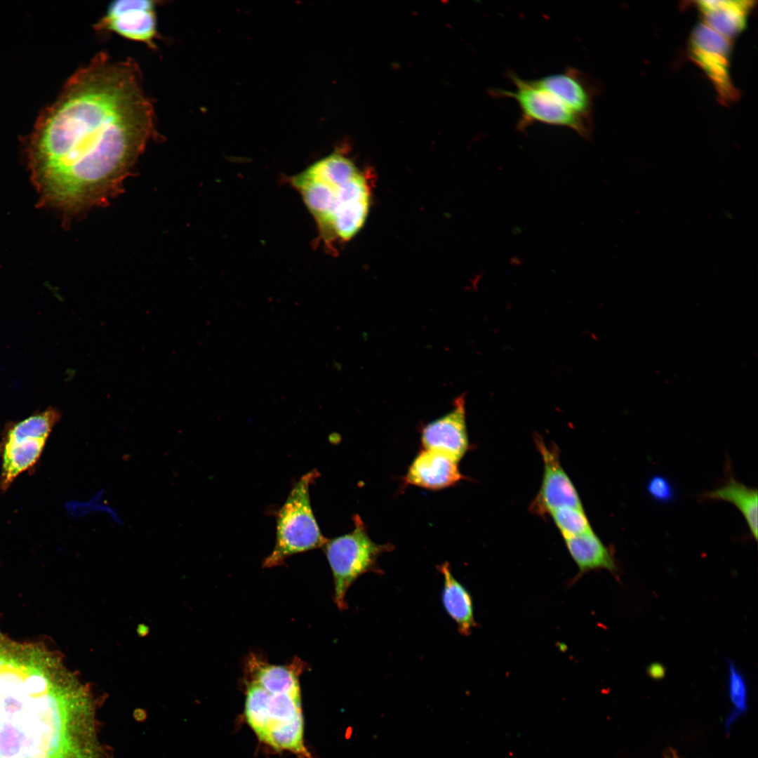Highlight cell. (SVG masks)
<instances>
[{"mask_svg":"<svg viewBox=\"0 0 758 758\" xmlns=\"http://www.w3.org/2000/svg\"><path fill=\"white\" fill-rule=\"evenodd\" d=\"M153 115L135 63L96 56L68 80L31 135L39 202L66 216L107 202L152 137Z\"/></svg>","mask_w":758,"mask_h":758,"instance_id":"cell-1","label":"cell"},{"mask_svg":"<svg viewBox=\"0 0 758 758\" xmlns=\"http://www.w3.org/2000/svg\"><path fill=\"white\" fill-rule=\"evenodd\" d=\"M0 758H108L93 695L61 655L1 632Z\"/></svg>","mask_w":758,"mask_h":758,"instance_id":"cell-2","label":"cell"},{"mask_svg":"<svg viewBox=\"0 0 758 758\" xmlns=\"http://www.w3.org/2000/svg\"><path fill=\"white\" fill-rule=\"evenodd\" d=\"M291 182L326 243L348 241L364 226L371 190L364 175L349 158L335 152L293 176Z\"/></svg>","mask_w":758,"mask_h":758,"instance_id":"cell-3","label":"cell"},{"mask_svg":"<svg viewBox=\"0 0 758 758\" xmlns=\"http://www.w3.org/2000/svg\"><path fill=\"white\" fill-rule=\"evenodd\" d=\"M317 471L304 474L294 485L277 519L276 541L272 552L264 560L265 567L281 565L289 556L323 547V536L313 514L310 486Z\"/></svg>","mask_w":758,"mask_h":758,"instance_id":"cell-4","label":"cell"},{"mask_svg":"<svg viewBox=\"0 0 758 758\" xmlns=\"http://www.w3.org/2000/svg\"><path fill=\"white\" fill-rule=\"evenodd\" d=\"M354 521L352 532L327 540L323 546L333 578V599L341 610L347 607L345 598L350 586L361 575L378 572V557L392 550L390 544H377L371 539L360 517L355 516Z\"/></svg>","mask_w":758,"mask_h":758,"instance_id":"cell-5","label":"cell"},{"mask_svg":"<svg viewBox=\"0 0 758 758\" xmlns=\"http://www.w3.org/2000/svg\"><path fill=\"white\" fill-rule=\"evenodd\" d=\"M507 78L514 86V91L494 89L495 97L515 100L521 110L517 128L523 131L535 123L570 128L586 140L591 135V124L568 108L549 92L534 85L531 79H524L514 72Z\"/></svg>","mask_w":758,"mask_h":758,"instance_id":"cell-6","label":"cell"},{"mask_svg":"<svg viewBox=\"0 0 758 758\" xmlns=\"http://www.w3.org/2000/svg\"><path fill=\"white\" fill-rule=\"evenodd\" d=\"M731 40L705 25L698 23L689 40L691 60L707 76L724 105L729 106L740 97L730 72Z\"/></svg>","mask_w":758,"mask_h":758,"instance_id":"cell-7","label":"cell"},{"mask_svg":"<svg viewBox=\"0 0 758 758\" xmlns=\"http://www.w3.org/2000/svg\"><path fill=\"white\" fill-rule=\"evenodd\" d=\"M96 29L116 33L123 37L146 44L153 48L157 36L155 1L120 0L113 1Z\"/></svg>","mask_w":758,"mask_h":758,"instance_id":"cell-8","label":"cell"},{"mask_svg":"<svg viewBox=\"0 0 758 758\" xmlns=\"http://www.w3.org/2000/svg\"><path fill=\"white\" fill-rule=\"evenodd\" d=\"M536 444L544 463L540 491L531 505L533 512L550 513L563 507H582L578 493L561 465L555 446H548L538 437Z\"/></svg>","mask_w":758,"mask_h":758,"instance_id":"cell-9","label":"cell"},{"mask_svg":"<svg viewBox=\"0 0 758 758\" xmlns=\"http://www.w3.org/2000/svg\"><path fill=\"white\" fill-rule=\"evenodd\" d=\"M536 86L549 92L576 114L591 123L595 88L584 73L573 67L561 72L531 79Z\"/></svg>","mask_w":758,"mask_h":758,"instance_id":"cell-10","label":"cell"},{"mask_svg":"<svg viewBox=\"0 0 758 758\" xmlns=\"http://www.w3.org/2000/svg\"><path fill=\"white\" fill-rule=\"evenodd\" d=\"M421 441L425 449L440 451L458 461L461 459L469 445L463 397L456 399L451 411L423 429Z\"/></svg>","mask_w":758,"mask_h":758,"instance_id":"cell-11","label":"cell"},{"mask_svg":"<svg viewBox=\"0 0 758 758\" xmlns=\"http://www.w3.org/2000/svg\"><path fill=\"white\" fill-rule=\"evenodd\" d=\"M458 463L446 453L425 449L411 463L405 481L409 484L432 490L453 486L463 478Z\"/></svg>","mask_w":758,"mask_h":758,"instance_id":"cell-12","label":"cell"},{"mask_svg":"<svg viewBox=\"0 0 758 758\" xmlns=\"http://www.w3.org/2000/svg\"><path fill=\"white\" fill-rule=\"evenodd\" d=\"M705 25L729 40L746 27L752 1H699L696 2Z\"/></svg>","mask_w":758,"mask_h":758,"instance_id":"cell-13","label":"cell"},{"mask_svg":"<svg viewBox=\"0 0 758 758\" xmlns=\"http://www.w3.org/2000/svg\"><path fill=\"white\" fill-rule=\"evenodd\" d=\"M46 440L32 437L14 440L3 439L1 444L2 466L0 491H6L20 473L36 463Z\"/></svg>","mask_w":758,"mask_h":758,"instance_id":"cell-14","label":"cell"},{"mask_svg":"<svg viewBox=\"0 0 758 758\" xmlns=\"http://www.w3.org/2000/svg\"><path fill=\"white\" fill-rule=\"evenodd\" d=\"M438 569L444 578L441 593L443 606L456 624L459 632L468 636L477 625L471 595L466 587L453 576L448 562L438 566Z\"/></svg>","mask_w":758,"mask_h":758,"instance_id":"cell-15","label":"cell"},{"mask_svg":"<svg viewBox=\"0 0 758 758\" xmlns=\"http://www.w3.org/2000/svg\"><path fill=\"white\" fill-rule=\"evenodd\" d=\"M251 681L255 682L272 694L300 696L298 665H275L252 656L246 664Z\"/></svg>","mask_w":758,"mask_h":758,"instance_id":"cell-16","label":"cell"},{"mask_svg":"<svg viewBox=\"0 0 758 758\" xmlns=\"http://www.w3.org/2000/svg\"><path fill=\"white\" fill-rule=\"evenodd\" d=\"M564 541L580 573L597 569L616 571L617 568L611 552L592 530L564 538Z\"/></svg>","mask_w":758,"mask_h":758,"instance_id":"cell-17","label":"cell"},{"mask_svg":"<svg viewBox=\"0 0 758 758\" xmlns=\"http://www.w3.org/2000/svg\"><path fill=\"white\" fill-rule=\"evenodd\" d=\"M703 498L733 504L745 519L754 540L757 539L758 493L756 488L748 487L729 477L722 486L705 493Z\"/></svg>","mask_w":758,"mask_h":758,"instance_id":"cell-18","label":"cell"},{"mask_svg":"<svg viewBox=\"0 0 758 758\" xmlns=\"http://www.w3.org/2000/svg\"><path fill=\"white\" fill-rule=\"evenodd\" d=\"M60 418V413L58 410L49 408L12 425L7 430L3 439L14 440L29 437L47 439Z\"/></svg>","mask_w":758,"mask_h":758,"instance_id":"cell-19","label":"cell"},{"mask_svg":"<svg viewBox=\"0 0 758 758\" xmlns=\"http://www.w3.org/2000/svg\"><path fill=\"white\" fill-rule=\"evenodd\" d=\"M277 750H288L310 758L303 743V717L300 715L270 730L262 740Z\"/></svg>","mask_w":758,"mask_h":758,"instance_id":"cell-20","label":"cell"},{"mask_svg":"<svg viewBox=\"0 0 758 758\" xmlns=\"http://www.w3.org/2000/svg\"><path fill=\"white\" fill-rule=\"evenodd\" d=\"M245 714L248 724L261 740L269 725L268 702L270 693L259 684L249 681L246 690Z\"/></svg>","mask_w":758,"mask_h":758,"instance_id":"cell-21","label":"cell"},{"mask_svg":"<svg viewBox=\"0 0 758 758\" xmlns=\"http://www.w3.org/2000/svg\"><path fill=\"white\" fill-rule=\"evenodd\" d=\"M550 514L564 539L592 530L583 507H563L552 511Z\"/></svg>","mask_w":758,"mask_h":758,"instance_id":"cell-22","label":"cell"},{"mask_svg":"<svg viewBox=\"0 0 758 758\" xmlns=\"http://www.w3.org/2000/svg\"><path fill=\"white\" fill-rule=\"evenodd\" d=\"M729 694L736 712H742L747 707V686L745 679L736 667L729 663Z\"/></svg>","mask_w":758,"mask_h":758,"instance_id":"cell-23","label":"cell"},{"mask_svg":"<svg viewBox=\"0 0 758 758\" xmlns=\"http://www.w3.org/2000/svg\"><path fill=\"white\" fill-rule=\"evenodd\" d=\"M646 490L651 497L661 503H667L675 498L676 493L672 484L663 476H653L646 484Z\"/></svg>","mask_w":758,"mask_h":758,"instance_id":"cell-24","label":"cell"},{"mask_svg":"<svg viewBox=\"0 0 758 758\" xmlns=\"http://www.w3.org/2000/svg\"><path fill=\"white\" fill-rule=\"evenodd\" d=\"M667 758H679L674 752H672Z\"/></svg>","mask_w":758,"mask_h":758,"instance_id":"cell-25","label":"cell"}]
</instances>
